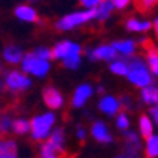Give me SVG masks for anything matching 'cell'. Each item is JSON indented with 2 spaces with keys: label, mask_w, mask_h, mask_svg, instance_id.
I'll list each match as a JSON object with an SVG mask.
<instances>
[{
  "label": "cell",
  "mask_w": 158,
  "mask_h": 158,
  "mask_svg": "<svg viewBox=\"0 0 158 158\" xmlns=\"http://www.w3.org/2000/svg\"><path fill=\"white\" fill-rule=\"evenodd\" d=\"M128 80L136 87H145L148 84H152V77L149 68H147L145 62L141 58H132L131 62H128Z\"/></svg>",
  "instance_id": "cell-1"
},
{
  "label": "cell",
  "mask_w": 158,
  "mask_h": 158,
  "mask_svg": "<svg viewBox=\"0 0 158 158\" xmlns=\"http://www.w3.org/2000/svg\"><path fill=\"white\" fill-rule=\"evenodd\" d=\"M93 19H96V7L94 9H87L84 12H76V13L67 15L62 19L58 20L55 26H57L58 31H70V29H74Z\"/></svg>",
  "instance_id": "cell-2"
},
{
  "label": "cell",
  "mask_w": 158,
  "mask_h": 158,
  "mask_svg": "<svg viewBox=\"0 0 158 158\" xmlns=\"http://www.w3.org/2000/svg\"><path fill=\"white\" fill-rule=\"evenodd\" d=\"M55 122L54 113H44L41 116H35L31 122V131H32V138L36 141H42L49 135V131Z\"/></svg>",
  "instance_id": "cell-3"
},
{
  "label": "cell",
  "mask_w": 158,
  "mask_h": 158,
  "mask_svg": "<svg viewBox=\"0 0 158 158\" xmlns=\"http://www.w3.org/2000/svg\"><path fill=\"white\" fill-rule=\"evenodd\" d=\"M22 67H23L25 73H31V74H35L38 77H44L49 70V62L48 60L38 58L34 52H29L22 58Z\"/></svg>",
  "instance_id": "cell-4"
},
{
  "label": "cell",
  "mask_w": 158,
  "mask_h": 158,
  "mask_svg": "<svg viewBox=\"0 0 158 158\" xmlns=\"http://www.w3.org/2000/svg\"><path fill=\"white\" fill-rule=\"evenodd\" d=\"M31 80L25 74H20L18 71H9V74L6 76V87L13 93L18 91H25L26 89L31 87Z\"/></svg>",
  "instance_id": "cell-5"
},
{
  "label": "cell",
  "mask_w": 158,
  "mask_h": 158,
  "mask_svg": "<svg viewBox=\"0 0 158 158\" xmlns=\"http://www.w3.org/2000/svg\"><path fill=\"white\" fill-rule=\"evenodd\" d=\"M73 54H81V47L78 44L70 42V41H61L58 42L54 49L51 51V55L55 60H64L68 55H73Z\"/></svg>",
  "instance_id": "cell-6"
},
{
  "label": "cell",
  "mask_w": 158,
  "mask_h": 158,
  "mask_svg": "<svg viewBox=\"0 0 158 158\" xmlns=\"http://www.w3.org/2000/svg\"><path fill=\"white\" fill-rule=\"evenodd\" d=\"M87 55L91 61H110V60H116L118 52L112 45H100L97 48L87 51Z\"/></svg>",
  "instance_id": "cell-7"
},
{
  "label": "cell",
  "mask_w": 158,
  "mask_h": 158,
  "mask_svg": "<svg viewBox=\"0 0 158 158\" xmlns=\"http://www.w3.org/2000/svg\"><path fill=\"white\" fill-rule=\"evenodd\" d=\"M44 102L51 109H60L64 103V97L55 87H45L42 91Z\"/></svg>",
  "instance_id": "cell-8"
},
{
  "label": "cell",
  "mask_w": 158,
  "mask_h": 158,
  "mask_svg": "<svg viewBox=\"0 0 158 158\" xmlns=\"http://www.w3.org/2000/svg\"><path fill=\"white\" fill-rule=\"evenodd\" d=\"M91 94H93V87L90 84L84 83L80 87H77L76 91H74V96H73V100H71L73 107H83L84 103L91 97Z\"/></svg>",
  "instance_id": "cell-9"
},
{
  "label": "cell",
  "mask_w": 158,
  "mask_h": 158,
  "mask_svg": "<svg viewBox=\"0 0 158 158\" xmlns=\"http://www.w3.org/2000/svg\"><path fill=\"white\" fill-rule=\"evenodd\" d=\"M99 109L107 116H115L120 110V102L113 96H105L99 102Z\"/></svg>",
  "instance_id": "cell-10"
},
{
  "label": "cell",
  "mask_w": 158,
  "mask_h": 158,
  "mask_svg": "<svg viewBox=\"0 0 158 158\" xmlns=\"http://www.w3.org/2000/svg\"><path fill=\"white\" fill-rule=\"evenodd\" d=\"M91 136L96 139L97 142H103V144L112 142V135L109 134L107 126L100 120L93 123V126H91Z\"/></svg>",
  "instance_id": "cell-11"
},
{
  "label": "cell",
  "mask_w": 158,
  "mask_h": 158,
  "mask_svg": "<svg viewBox=\"0 0 158 158\" xmlns=\"http://www.w3.org/2000/svg\"><path fill=\"white\" fill-rule=\"evenodd\" d=\"M48 142L51 145H52L54 148L57 149L58 155H62V154H65V149H64V144H65V136H64V131L62 129H55L51 134V136H49Z\"/></svg>",
  "instance_id": "cell-12"
},
{
  "label": "cell",
  "mask_w": 158,
  "mask_h": 158,
  "mask_svg": "<svg viewBox=\"0 0 158 158\" xmlns=\"http://www.w3.org/2000/svg\"><path fill=\"white\" fill-rule=\"evenodd\" d=\"M141 97H142V102L147 103V105H158V87L151 86V84L142 87Z\"/></svg>",
  "instance_id": "cell-13"
},
{
  "label": "cell",
  "mask_w": 158,
  "mask_h": 158,
  "mask_svg": "<svg viewBox=\"0 0 158 158\" xmlns=\"http://www.w3.org/2000/svg\"><path fill=\"white\" fill-rule=\"evenodd\" d=\"M3 57L7 62L10 64H18L19 61H22L23 58V54H22V49L16 45H7L5 48V52H3Z\"/></svg>",
  "instance_id": "cell-14"
},
{
  "label": "cell",
  "mask_w": 158,
  "mask_h": 158,
  "mask_svg": "<svg viewBox=\"0 0 158 158\" xmlns=\"http://www.w3.org/2000/svg\"><path fill=\"white\" fill-rule=\"evenodd\" d=\"M112 47L116 49L118 54H122L125 57H129L132 55L135 51V42L131 39H125V41H115L112 44Z\"/></svg>",
  "instance_id": "cell-15"
},
{
  "label": "cell",
  "mask_w": 158,
  "mask_h": 158,
  "mask_svg": "<svg viewBox=\"0 0 158 158\" xmlns=\"http://www.w3.org/2000/svg\"><path fill=\"white\" fill-rule=\"evenodd\" d=\"M15 15L25 22H38V15L29 6H18L15 9Z\"/></svg>",
  "instance_id": "cell-16"
},
{
  "label": "cell",
  "mask_w": 158,
  "mask_h": 158,
  "mask_svg": "<svg viewBox=\"0 0 158 158\" xmlns=\"http://www.w3.org/2000/svg\"><path fill=\"white\" fill-rule=\"evenodd\" d=\"M152 25L148 20H138L135 18H131V19L126 20V29L131 31V32H145L148 31Z\"/></svg>",
  "instance_id": "cell-17"
},
{
  "label": "cell",
  "mask_w": 158,
  "mask_h": 158,
  "mask_svg": "<svg viewBox=\"0 0 158 158\" xmlns=\"http://www.w3.org/2000/svg\"><path fill=\"white\" fill-rule=\"evenodd\" d=\"M139 132H141V136L145 138V139L154 134L152 120L149 119L147 115H142L141 118H139Z\"/></svg>",
  "instance_id": "cell-18"
},
{
  "label": "cell",
  "mask_w": 158,
  "mask_h": 158,
  "mask_svg": "<svg viewBox=\"0 0 158 158\" xmlns=\"http://www.w3.org/2000/svg\"><path fill=\"white\" fill-rule=\"evenodd\" d=\"M115 9L110 0H103L100 5L96 7V19L99 20H106L109 18V15L112 13V10Z\"/></svg>",
  "instance_id": "cell-19"
},
{
  "label": "cell",
  "mask_w": 158,
  "mask_h": 158,
  "mask_svg": "<svg viewBox=\"0 0 158 158\" xmlns=\"http://www.w3.org/2000/svg\"><path fill=\"white\" fill-rule=\"evenodd\" d=\"M0 157L2 158L18 157V147H16V142L12 141V139H6V141H3V148H2Z\"/></svg>",
  "instance_id": "cell-20"
},
{
  "label": "cell",
  "mask_w": 158,
  "mask_h": 158,
  "mask_svg": "<svg viewBox=\"0 0 158 158\" xmlns=\"http://www.w3.org/2000/svg\"><path fill=\"white\" fill-rule=\"evenodd\" d=\"M145 154L149 158L158 157V135H151L147 138V144H145Z\"/></svg>",
  "instance_id": "cell-21"
},
{
  "label": "cell",
  "mask_w": 158,
  "mask_h": 158,
  "mask_svg": "<svg viewBox=\"0 0 158 158\" xmlns=\"http://www.w3.org/2000/svg\"><path fill=\"white\" fill-rule=\"evenodd\" d=\"M147 60H148V68L149 71L152 73L154 76L158 77V51L157 49H148V54H147Z\"/></svg>",
  "instance_id": "cell-22"
},
{
  "label": "cell",
  "mask_w": 158,
  "mask_h": 158,
  "mask_svg": "<svg viewBox=\"0 0 158 158\" xmlns=\"http://www.w3.org/2000/svg\"><path fill=\"white\" fill-rule=\"evenodd\" d=\"M31 129V123L26 119H16L12 122V131L18 135H23Z\"/></svg>",
  "instance_id": "cell-23"
},
{
  "label": "cell",
  "mask_w": 158,
  "mask_h": 158,
  "mask_svg": "<svg viewBox=\"0 0 158 158\" xmlns=\"http://www.w3.org/2000/svg\"><path fill=\"white\" fill-rule=\"evenodd\" d=\"M128 62L125 61H119V60H116L110 64V71L116 74V76H126L128 74Z\"/></svg>",
  "instance_id": "cell-24"
},
{
  "label": "cell",
  "mask_w": 158,
  "mask_h": 158,
  "mask_svg": "<svg viewBox=\"0 0 158 158\" xmlns=\"http://www.w3.org/2000/svg\"><path fill=\"white\" fill-rule=\"evenodd\" d=\"M62 64H64V67L70 68V70H76V68L80 67V64H81V57H80V54H73V55H68L62 60Z\"/></svg>",
  "instance_id": "cell-25"
},
{
  "label": "cell",
  "mask_w": 158,
  "mask_h": 158,
  "mask_svg": "<svg viewBox=\"0 0 158 158\" xmlns=\"http://www.w3.org/2000/svg\"><path fill=\"white\" fill-rule=\"evenodd\" d=\"M9 132H12V119L9 116H2L0 118V136L6 138Z\"/></svg>",
  "instance_id": "cell-26"
},
{
  "label": "cell",
  "mask_w": 158,
  "mask_h": 158,
  "mask_svg": "<svg viewBox=\"0 0 158 158\" xmlns=\"http://www.w3.org/2000/svg\"><path fill=\"white\" fill-rule=\"evenodd\" d=\"M39 155L44 158H54V157H58V152H57V149L54 148L52 145L47 141L45 144L41 145V148H39Z\"/></svg>",
  "instance_id": "cell-27"
},
{
  "label": "cell",
  "mask_w": 158,
  "mask_h": 158,
  "mask_svg": "<svg viewBox=\"0 0 158 158\" xmlns=\"http://www.w3.org/2000/svg\"><path fill=\"white\" fill-rule=\"evenodd\" d=\"M134 2L141 12H148L158 3V0H134Z\"/></svg>",
  "instance_id": "cell-28"
},
{
  "label": "cell",
  "mask_w": 158,
  "mask_h": 158,
  "mask_svg": "<svg viewBox=\"0 0 158 158\" xmlns=\"http://www.w3.org/2000/svg\"><path fill=\"white\" fill-rule=\"evenodd\" d=\"M116 126L119 128L120 131H126L129 128V118L126 113H120L116 118Z\"/></svg>",
  "instance_id": "cell-29"
},
{
  "label": "cell",
  "mask_w": 158,
  "mask_h": 158,
  "mask_svg": "<svg viewBox=\"0 0 158 158\" xmlns=\"http://www.w3.org/2000/svg\"><path fill=\"white\" fill-rule=\"evenodd\" d=\"M34 54L38 58H42V60H49V58H52V55H51V51H49L48 48H36L34 51Z\"/></svg>",
  "instance_id": "cell-30"
},
{
  "label": "cell",
  "mask_w": 158,
  "mask_h": 158,
  "mask_svg": "<svg viewBox=\"0 0 158 158\" xmlns=\"http://www.w3.org/2000/svg\"><path fill=\"white\" fill-rule=\"evenodd\" d=\"M103 0H80V3H81L84 7H87V9H94V7H97V6L100 5Z\"/></svg>",
  "instance_id": "cell-31"
},
{
  "label": "cell",
  "mask_w": 158,
  "mask_h": 158,
  "mask_svg": "<svg viewBox=\"0 0 158 158\" xmlns=\"http://www.w3.org/2000/svg\"><path fill=\"white\" fill-rule=\"evenodd\" d=\"M112 2V5H113V7L115 9H125V7H128V5L131 3V0H110Z\"/></svg>",
  "instance_id": "cell-32"
},
{
  "label": "cell",
  "mask_w": 158,
  "mask_h": 158,
  "mask_svg": "<svg viewBox=\"0 0 158 158\" xmlns=\"http://www.w3.org/2000/svg\"><path fill=\"white\" fill-rule=\"evenodd\" d=\"M151 118L154 119V122L158 126V105H154V107L151 109Z\"/></svg>",
  "instance_id": "cell-33"
},
{
  "label": "cell",
  "mask_w": 158,
  "mask_h": 158,
  "mask_svg": "<svg viewBox=\"0 0 158 158\" xmlns=\"http://www.w3.org/2000/svg\"><path fill=\"white\" fill-rule=\"evenodd\" d=\"M77 138L80 139V141H84V138H86V131L83 129L81 126L77 129Z\"/></svg>",
  "instance_id": "cell-34"
},
{
  "label": "cell",
  "mask_w": 158,
  "mask_h": 158,
  "mask_svg": "<svg viewBox=\"0 0 158 158\" xmlns=\"http://www.w3.org/2000/svg\"><path fill=\"white\" fill-rule=\"evenodd\" d=\"M154 28H155V29H158V16H157V19L154 20Z\"/></svg>",
  "instance_id": "cell-35"
},
{
  "label": "cell",
  "mask_w": 158,
  "mask_h": 158,
  "mask_svg": "<svg viewBox=\"0 0 158 158\" xmlns=\"http://www.w3.org/2000/svg\"><path fill=\"white\" fill-rule=\"evenodd\" d=\"M97 91H99V93H103L105 90H103V87H99V89H97Z\"/></svg>",
  "instance_id": "cell-36"
},
{
  "label": "cell",
  "mask_w": 158,
  "mask_h": 158,
  "mask_svg": "<svg viewBox=\"0 0 158 158\" xmlns=\"http://www.w3.org/2000/svg\"><path fill=\"white\" fill-rule=\"evenodd\" d=\"M2 148H3V141H0V152H2Z\"/></svg>",
  "instance_id": "cell-37"
},
{
  "label": "cell",
  "mask_w": 158,
  "mask_h": 158,
  "mask_svg": "<svg viewBox=\"0 0 158 158\" xmlns=\"http://www.w3.org/2000/svg\"><path fill=\"white\" fill-rule=\"evenodd\" d=\"M155 34H157V38H158V29H155Z\"/></svg>",
  "instance_id": "cell-38"
},
{
  "label": "cell",
  "mask_w": 158,
  "mask_h": 158,
  "mask_svg": "<svg viewBox=\"0 0 158 158\" xmlns=\"http://www.w3.org/2000/svg\"><path fill=\"white\" fill-rule=\"evenodd\" d=\"M0 71H2V65H0Z\"/></svg>",
  "instance_id": "cell-39"
}]
</instances>
